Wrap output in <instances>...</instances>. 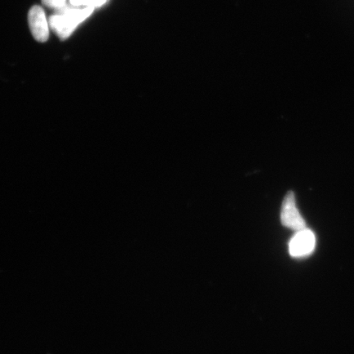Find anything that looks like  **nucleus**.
I'll list each match as a JSON object with an SVG mask.
<instances>
[{
	"mask_svg": "<svg viewBox=\"0 0 354 354\" xmlns=\"http://www.w3.org/2000/svg\"><path fill=\"white\" fill-rule=\"evenodd\" d=\"M95 8L85 7L79 8L75 6H66L56 15L50 17V26L62 39H68L73 34L79 24L85 21L94 12Z\"/></svg>",
	"mask_w": 354,
	"mask_h": 354,
	"instance_id": "1",
	"label": "nucleus"
},
{
	"mask_svg": "<svg viewBox=\"0 0 354 354\" xmlns=\"http://www.w3.org/2000/svg\"><path fill=\"white\" fill-rule=\"evenodd\" d=\"M316 236L311 230L305 228L296 232L290 239L289 252L291 257L302 259L311 255L316 248Z\"/></svg>",
	"mask_w": 354,
	"mask_h": 354,
	"instance_id": "2",
	"label": "nucleus"
},
{
	"mask_svg": "<svg viewBox=\"0 0 354 354\" xmlns=\"http://www.w3.org/2000/svg\"><path fill=\"white\" fill-rule=\"evenodd\" d=\"M281 220L284 227L295 232L307 228L306 223L296 206L295 194L292 192L287 193L282 203Z\"/></svg>",
	"mask_w": 354,
	"mask_h": 354,
	"instance_id": "3",
	"label": "nucleus"
},
{
	"mask_svg": "<svg viewBox=\"0 0 354 354\" xmlns=\"http://www.w3.org/2000/svg\"><path fill=\"white\" fill-rule=\"evenodd\" d=\"M30 32L39 42H46L48 39V26L46 13L41 7L34 6L28 13Z\"/></svg>",
	"mask_w": 354,
	"mask_h": 354,
	"instance_id": "4",
	"label": "nucleus"
},
{
	"mask_svg": "<svg viewBox=\"0 0 354 354\" xmlns=\"http://www.w3.org/2000/svg\"><path fill=\"white\" fill-rule=\"evenodd\" d=\"M107 0H70L71 4L75 7H93L98 8L104 6Z\"/></svg>",
	"mask_w": 354,
	"mask_h": 354,
	"instance_id": "5",
	"label": "nucleus"
},
{
	"mask_svg": "<svg viewBox=\"0 0 354 354\" xmlns=\"http://www.w3.org/2000/svg\"><path fill=\"white\" fill-rule=\"evenodd\" d=\"M44 6L55 8V10H59L66 6V0H42Z\"/></svg>",
	"mask_w": 354,
	"mask_h": 354,
	"instance_id": "6",
	"label": "nucleus"
}]
</instances>
